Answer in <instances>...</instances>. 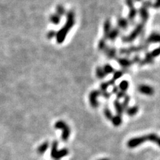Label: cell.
Returning <instances> with one entry per match:
<instances>
[{
  "label": "cell",
  "mask_w": 160,
  "mask_h": 160,
  "mask_svg": "<svg viewBox=\"0 0 160 160\" xmlns=\"http://www.w3.org/2000/svg\"><path fill=\"white\" fill-rule=\"evenodd\" d=\"M147 141L155 143L157 146L160 147V137L155 133H150L140 137L130 139L127 143V146L129 148H135Z\"/></svg>",
  "instance_id": "cell-1"
},
{
  "label": "cell",
  "mask_w": 160,
  "mask_h": 160,
  "mask_svg": "<svg viewBox=\"0 0 160 160\" xmlns=\"http://www.w3.org/2000/svg\"><path fill=\"white\" fill-rule=\"evenodd\" d=\"M69 153V151L67 148H63L60 150H57V142L55 141L53 143L52 147V151H51V156L53 159L55 160H59L62 157L66 156Z\"/></svg>",
  "instance_id": "cell-2"
},
{
  "label": "cell",
  "mask_w": 160,
  "mask_h": 160,
  "mask_svg": "<svg viewBox=\"0 0 160 160\" xmlns=\"http://www.w3.org/2000/svg\"><path fill=\"white\" fill-rule=\"evenodd\" d=\"M55 127L56 129L62 130L61 139H62L63 142H67L70 136V133H71V129H70V127L68 126L67 123L63 121H58L55 123Z\"/></svg>",
  "instance_id": "cell-3"
},
{
  "label": "cell",
  "mask_w": 160,
  "mask_h": 160,
  "mask_svg": "<svg viewBox=\"0 0 160 160\" xmlns=\"http://www.w3.org/2000/svg\"><path fill=\"white\" fill-rule=\"evenodd\" d=\"M100 95H101V91L99 90H93L89 93V103L93 108H97L98 106H99V102L97 101V98Z\"/></svg>",
  "instance_id": "cell-4"
},
{
  "label": "cell",
  "mask_w": 160,
  "mask_h": 160,
  "mask_svg": "<svg viewBox=\"0 0 160 160\" xmlns=\"http://www.w3.org/2000/svg\"><path fill=\"white\" fill-rule=\"evenodd\" d=\"M138 90L140 93L147 95H151L154 93V90H153L152 87L146 85H141L139 87Z\"/></svg>",
  "instance_id": "cell-5"
},
{
  "label": "cell",
  "mask_w": 160,
  "mask_h": 160,
  "mask_svg": "<svg viewBox=\"0 0 160 160\" xmlns=\"http://www.w3.org/2000/svg\"><path fill=\"white\" fill-rule=\"evenodd\" d=\"M114 105L115 110L116 111L117 115H119V116H121L123 114L124 111H123L122 106H121V103L119 101V99H116L114 102Z\"/></svg>",
  "instance_id": "cell-6"
},
{
  "label": "cell",
  "mask_w": 160,
  "mask_h": 160,
  "mask_svg": "<svg viewBox=\"0 0 160 160\" xmlns=\"http://www.w3.org/2000/svg\"><path fill=\"white\" fill-rule=\"evenodd\" d=\"M138 110H139L138 106H135L132 107H128L126 110H125V112H126L127 116H133L137 114V113L138 112Z\"/></svg>",
  "instance_id": "cell-7"
},
{
  "label": "cell",
  "mask_w": 160,
  "mask_h": 160,
  "mask_svg": "<svg viewBox=\"0 0 160 160\" xmlns=\"http://www.w3.org/2000/svg\"><path fill=\"white\" fill-rule=\"evenodd\" d=\"M112 121V124L114 125V126H119L122 123V117L121 116H119V115H116V116H113L112 119H111Z\"/></svg>",
  "instance_id": "cell-8"
},
{
  "label": "cell",
  "mask_w": 160,
  "mask_h": 160,
  "mask_svg": "<svg viewBox=\"0 0 160 160\" xmlns=\"http://www.w3.org/2000/svg\"><path fill=\"white\" fill-rule=\"evenodd\" d=\"M103 113L106 117V119H108V120H111V119H112L113 116H114L112 114V111L110 110V109L109 108L108 106L105 107V108H104V110H103Z\"/></svg>",
  "instance_id": "cell-9"
},
{
  "label": "cell",
  "mask_w": 160,
  "mask_h": 160,
  "mask_svg": "<svg viewBox=\"0 0 160 160\" xmlns=\"http://www.w3.org/2000/svg\"><path fill=\"white\" fill-rule=\"evenodd\" d=\"M130 101V97L129 95H125L124 97V100H123V103H121V106H122V108L123 111H125V110L128 108V106H129Z\"/></svg>",
  "instance_id": "cell-10"
},
{
  "label": "cell",
  "mask_w": 160,
  "mask_h": 160,
  "mask_svg": "<svg viewBox=\"0 0 160 160\" xmlns=\"http://www.w3.org/2000/svg\"><path fill=\"white\" fill-rule=\"evenodd\" d=\"M49 147V144L48 142H45L42 145L39 146V148H38V153H40V154H42V153H45L47 150V149Z\"/></svg>",
  "instance_id": "cell-11"
},
{
  "label": "cell",
  "mask_w": 160,
  "mask_h": 160,
  "mask_svg": "<svg viewBox=\"0 0 160 160\" xmlns=\"http://www.w3.org/2000/svg\"><path fill=\"white\" fill-rule=\"evenodd\" d=\"M128 85L129 84H128V83L126 82V81H123V82H122L120 84H119V88L121 89V91H124L125 92V91L127 89L128 87H129V85Z\"/></svg>",
  "instance_id": "cell-12"
},
{
  "label": "cell",
  "mask_w": 160,
  "mask_h": 160,
  "mask_svg": "<svg viewBox=\"0 0 160 160\" xmlns=\"http://www.w3.org/2000/svg\"><path fill=\"white\" fill-rule=\"evenodd\" d=\"M117 99H121V98L122 97H124L125 96V93L124 91H118V92L117 93Z\"/></svg>",
  "instance_id": "cell-13"
},
{
  "label": "cell",
  "mask_w": 160,
  "mask_h": 160,
  "mask_svg": "<svg viewBox=\"0 0 160 160\" xmlns=\"http://www.w3.org/2000/svg\"><path fill=\"white\" fill-rule=\"evenodd\" d=\"M101 95L103 96V97H105L106 99H109V98L110 97V96H111V94L109 92H108V91H101Z\"/></svg>",
  "instance_id": "cell-14"
},
{
  "label": "cell",
  "mask_w": 160,
  "mask_h": 160,
  "mask_svg": "<svg viewBox=\"0 0 160 160\" xmlns=\"http://www.w3.org/2000/svg\"><path fill=\"white\" fill-rule=\"evenodd\" d=\"M118 88H117V87H114V89H113V91H112V92L113 93H115V94H117V93L118 92Z\"/></svg>",
  "instance_id": "cell-15"
},
{
  "label": "cell",
  "mask_w": 160,
  "mask_h": 160,
  "mask_svg": "<svg viewBox=\"0 0 160 160\" xmlns=\"http://www.w3.org/2000/svg\"><path fill=\"white\" fill-rule=\"evenodd\" d=\"M99 160H110L109 159H106V158H103V159H100Z\"/></svg>",
  "instance_id": "cell-16"
}]
</instances>
